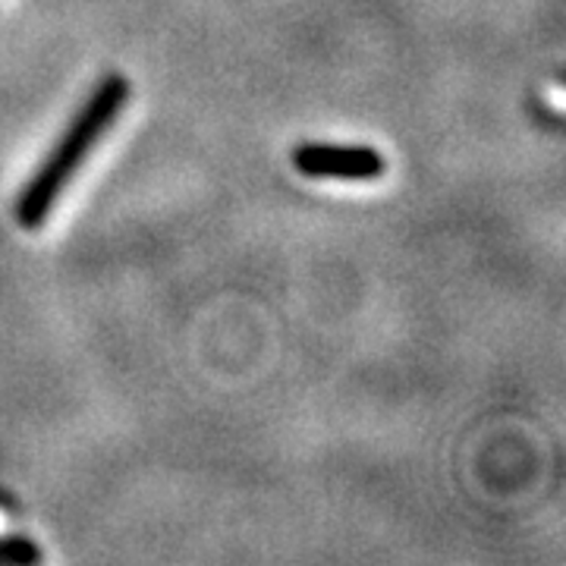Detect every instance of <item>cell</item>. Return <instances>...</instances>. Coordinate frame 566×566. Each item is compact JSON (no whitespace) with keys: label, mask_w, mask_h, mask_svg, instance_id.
I'll return each instance as SVG.
<instances>
[{"label":"cell","mask_w":566,"mask_h":566,"mask_svg":"<svg viewBox=\"0 0 566 566\" xmlns=\"http://www.w3.org/2000/svg\"><path fill=\"white\" fill-rule=\"evenodd\" d=\"M126 102H129V82L123 80L120 73H111L95 85V92L82 102L76 117L63 129L57 145L48 151L39 170L22 186L17 208H13L22 230H39L41 223L48 221L61 192L76 177V170L92 155V148L102 142L104 133L117 123Z\"/></svg>","instance_id":"cell-1"},{"label":"cell","mask_w":566,"mask_h":566,"mask_svg":"<svg viewBox=\"0 0 566 566\" xmlns=\"http://www.w3.org/2000/svg\"><path fill=\"white\" fill-rule=\"evenodd\" d=\"M293 167L312 180L368 182L385 177L387 161L368 145H318L305 142L293 148Z\"/></svg>","instance_id":"cell-2"},{"label":"cell","mask_w":566,"mask_h":566,"mask_svg":"<svg viewBox=\"0 0 566 566\" xmlns=\"http://www.w3.org/2000/svg\"><path fill=\"white\" fill-rule=\"evenodd\" d=\"M39 560L41 551L25 535H0V564L3 566H29Z\"/></svg>","instance_id":"cell-3"}]
</instances>
